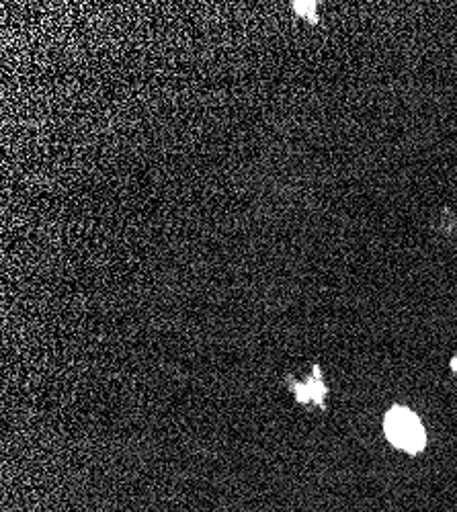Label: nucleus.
Listing matches in <instances>:
<instances>
[{"label": "nucleus", "mask_w": 457, "mask_h": 512, "mask_svg": "<svg viewBox=\"0 0 457 512\" xmlns=\"http://www.w3.org/2000/svg\"><path fill=\"white\" fill-rule=\"evenodd\" d=\"M384 431L392 445H396L398 449H404L408 453H419L427 443L425 429H423L419 416L402 406H394L386 414Z\"/></svg>", "instance_id": "1"}, {"label": "nucleus", "mask_w": 457, "mask_h": 512, "mask_svg": "<svg viewBox=\"0 0 457 512\" xmlns=\"http://www.w3.org/2000/svg\"><path fill=\"white\" fill-rule=\"evenodd\" d=\"M451 365H453V369H457V359H453V363H451Z\"/></svg>", "instance_id": "2"}]
</instances>
